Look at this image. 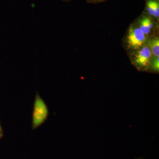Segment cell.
Listing matches in <instances>:
<instances>
[{"mask_svg":"<svg viewBox=\"0 0 159 159\" xmlns=\"http://www.w3.org/2000/svg\"><path fill=\"white\" fill-rule=\"evenodd\" d=\"M135 159H144V158H143L142 157H138L137 158H136Z\"/></svg>","mask_w":159,"mask_h":159,"instance_id":"10","label":"cell"},{"mask_svg":"<svg viewBox=\"0 0 159 159\" xmlns=\"http://www.w3.org/2000/svg\"><path fill=\"white\" fill-rule=\"evenodd\" d=\"M48 109L47 104L38 93H37L32 114V129H36L44 123L48 119Z\"/></svg>","mask_w":159,"mask_h":159,"instance_id":"1","label":"cell"},{"mask_svg":"<svg viewBox=\"0 0 159 159\" xmlns=\"http://www.w3.org/2000/svg\"><path fill=\"white\" fill-rule=\"evenodd\" d=\"M147 10L151 16L158 18L159 16V3L154 0H149L147 2Z\"/></svg>","mask_w":159,"mask_h":159,"instance_id":"5","label":"cell"},{"mask_svg":"<svg viewBox=\"0 0 159 159\" xmlns=\"http://www.w3.org/2000/svg\"><path fill=\"white\" fill-rule=\"evenodd\" d=\"M153 28V24L150 18L144 17L140 21V28L141 31L145 34L148 35Z\"/></svg>","mask_w":159,"mask_h":159,"instance_id":"4","label":"cell"},{"mask_svg":"<svg viewBox=\"0 0 159 159\" xmlns=\"http://www.w3.org/2000/svg\"><path fill=\"white\" fill-rule=\"evenodd\" d=\"M151 53L156 57H159V39L158 38H156L151 40L149 42Z\"/></svg>","mask_w":159,"mask_h":159,"instance_id":"6","label":"cell"},{"mask_svg":"<svg viewBox=\"0 0 159 159\" xmlns=\"http://www.w3.org/2000/svg\"><path fill=\"white\" fill-rule=\"evenodd\" d=\"M152 53L147 46L143 47L135 56L134 62L140 70H146L150 65Z\"/></svg>","mask_w":159,"mask_h":159,"instance_id":"3","label":"cell"},{"mask_svg":"<svg viewBox=\"0 0 159 159\" xmlns=\"http://www.w3.org/2000/svg\"><path fill=\"white\" fill-rule=\"evenodd\" d=\"M0 132H3L2 129V125H1V122H0Z\"/></svg>","mask_w":159,"mask_h":159,"instance_id":"9","label":"cell"},{"mask_svg":"<svg viewBox=\"0 0 159 159\" xmlns=\"http://www.w3.org/2000/svg\"><path fill=\"white\" fill-rule=\"evenodd\" d=\"M3 136V132H0V139Z\"/></svg>","mask_w":159,"mask_h":159,"instance_id":"8","label":"cell"},{"mask_svg":"<svg viewBox=\"0 0 159 159\" xmlns=\"http://www.w3.org/2000/svg\"><path fill=\"white\" fill-rule=\"evenodd\" d=\"M146 35L138 27L131 26L127 36L128 47L133 50L142 48L146 42Z\"/></svg>","mask_w":159,"mask_h":159,"instance_id":"2","label":"cell"},{"mask_svg":"<svg viewBox=\"0 0 159 159\" xmlns=\"http://www.w3.org/2000/svg\"><path fill=\"white\" fill-rule=\"evenodd\" d=\"M152 70L154 71H156L157 72H159V57H156L154 58L152 64Z\"/></svg>","mask_w":159,"mask_h":159,"instance_id":"7","label":"cell"}]
</instances>
